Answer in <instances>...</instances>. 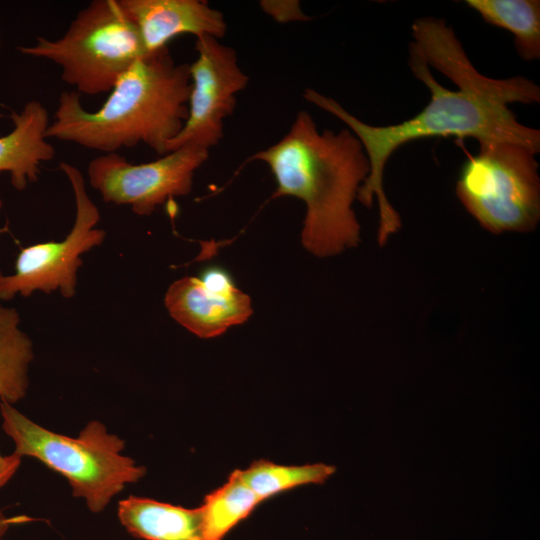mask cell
Returning a JSON list of instances; mask_svg holds the SVG:
<instances>
[{
  "instance_id": "cell-21",
  "label": "cell",
  "mask_w": 540,
  "mask_h": 540,
  "mask_svg": "<svg viewBox=\"0 0 540 540\" xmlns=\"http://www.w3.org/2000/svg\"><path fill=\"white\" fill-rule=\"evenodd\" d=\"M2 208H3V201H2V199H1V197H0V214H1ZM1 277H2V273H1V271H0V278H1Z\"/></svg>"
},
{
  "instance_id": "cell-3",
  "label": "cell",
  "mask_w": 540,
  "mask_h": 540,
  "mask_svg": "<svg viewBox=\"0 0 540 540\" xmlns=\"http://www.w3.org/2000/svg\"><path fill=\"white\" fill-rule=\"evenodd\" d=\"M190 90L189 64H177L164 47L138 59L97 111L64 91L45 136L104 153L143 143L162 156L187 119Z\"/></svg>"
},
{
  "instance_id": "cell-10",
  "label": "cell",
  "mask_w": 540,
  "mask_h": 540,
  "mask_svg": "<svg viewBox=\"0 0 540 540\" xmlns=\"http://www.w3.org/2000/svg\"><path fill=\"white\" fill-rule=\"evenodd\" d=\"M149 54L181 34L224 37L227 24L219 10L201 0H119Z\"/></svg>"
},
{
  "instance_id": "cell-20",
  "label": "cell",
  "mask_w": 540,
  "mask_h": 540,
  "mask_svg": "<svg viewBox=\"0 0 540 540\" xmlns=\"http://www.w3.org/2000/svg\"><path fill=\"white\" fill-rule=\"evenodd\" d=\"M13 522V519L6 517L1 511H0V540H4L3 537L8 531L11 523Z\"/></svg>"
},
{
  "instance_id": "cell-1",
  "label": "cell",
  "mask_w": 540,
  "mask_h": 540,
  "mask_svg": "<svg viewBox=\"0 0 540 540\" xmlns=\"http://www.w3.org/2000/svg\"><path fill=\"white\" fill-rule=\"evenodd\" d=\"M408 65L430 91L428 104L413 117L392 125L374 126L350 114L336 100L311 88L303 97L344 122L361 142L369 163L368 178L357 200L379 209L378 242L383 245L401 228V218L384 192L388 159L401 146L435 136L471 137L479 145L512 142L540 151V131L523 125L512 103L540 102V87L524 76L505 79L482 75L468 58L454 30L435 17L412 24Z\"/></svg>"
},
{
  "instance_id": "cell-5",
  "label": "cell",
  "mask_w": 540,
  "mask_h": 540,
  "mask_svg": "<svg viewBox=\"0 0 540 540\" xmlns=\"http://www.w3.org/2000/svg\"><path fill=\"white\" fill-rule=\"evenodd\" d=\"M19 51L61 67V78L76 92H110L120 77L145 51L139 34L119 0H93L80 10L56 40L37 37Z\"/></svg>"
},
{
  "instance_id": "cell-17",
  "label": "cell",
  "mask_w": 540,
  "mask_h": 540,
  "mask_svg": "<svg viewBox=\"0 0 540 540\" xmlns=\"http://www.w3.org/2000/svg\"><path fill=\"white\" fill-rule=\"evenodd\" d=\"M335 472V467L323 463L305 465H280L266 460L253 462L247 469L239 470L245 484L264 500L306 484H322Z\"/></svg>"
},
{
  "instance_id": "cell-16",
  "label": "cell",
  "mask_w": 540,
  "mask_h": 540,
  "mask_svg": "<svg viewBox=\"0 0 540 540\" xmlns=\"http://www.w3.org/2000/svg\"><path fill=\"white\" fill-rule=\"evenodd\" d=\"M261 502L242 480L239 470L233 471L224 485L205 496L200 506L203 539L223 540Z\"/></svg>"
},
{
  "instance_id": "cell-13",
  "label": "cell",
  "mask_w": 540,
  "mask_h": 540,
  "mask_svg": "<svg viewBox=\"0 0 540 540\" xmlns=\"http://www.w3.org/2000/svg\"><path fill=\"white\" fill-rule=\"evenodd\" d=\"M118 518L134 537L144 540H204L200 507L185 508L150 498L119 501Z\"/></svg>"
},
{
  "instance_id": "cell-4",
  "label": "cell",
  "mask_w": 540,
  "mask_h": 540,
  "mask_svg": "<svg viewBox=\"0 0 540 540\" xmlns=\"http://www.w3.org/2000/svg\"><path fill=\"white\" fill-rule=\"evenodd\" d=\"M2 428L13 440L12 459L33 457L62 475L75 497L98 513L126 484L139 481L146 469L121 454L125 442L99 421L89 422L77 438L41 427L11 404L0 402Z\"/></svg>"
},
{
  "instance_id": "cell-11",
  "label": "cell",
  "mask_w": 540,
  "mask_h": 540,
  "mask_svg": "<svg viewBox=\"0 0 540 540\" xmlns=\"http://www.w3.org/2000/svg\"><path fill=\"white\" fill-rule=\"evenodd\" d=\"M165 306L180 325L201 338L223 334L252 315L250 297L236 289L220 294L207 289L198 277L174 281L165 294Z\"/></svg>"
},
{
  "instance_id": "cell-18",
  "label": "cell",
  "mask_w": 540,
  "mask_h": 540,
  "mask_svg": "<svg viewBox=\"0 0 540 540\" xmlns=\"http://www.w3.org/2000/svg\"><path fill=\"white\" fill-rule=\"evenodd\" d=\"M198 278L207 289L216 293L229 294L237 289L229 273L217 266L205 268Z\"/></svg>"
},
{
  "instance_id": "cell-14",
  "label": "cell",
  "mask_w": 540,
  "mask_h": 540,
  "mask_svg": "<svg viewBox=\"0 0 540 540\" xmlns=\"http://www.w3.org/2000/svg\"><path fill=\"white\" fill-rule=\"evenodd\" d=\"M20 324L17 309L0 302V400L11 405L27 393L34 358L32 341Z\"/></svg>"
},
{
  "instance_id": "cell-8",
  "label": "cell",
  "mask_w": 540,
  "mask_h": 540,
  "mask_svg": "<svg viewBox=\"0 0 540 540\" xmlns=\"http://www.w3.org/2000/svg\"><path fill=\"white\" fill-rule=\"evenodd\" d=\"M208 156L209 150L192 145L141 164L105 153L89 163L87 175L106 203L128 205L135 214L147 216L166 201L189 194L194 173Z\"/></svg>"
},
{
  "instance_id": "cell-19",
  "label": "cell",
  "mask_w": 540,
  "mask_h": 540,
  "mask_svg": "<svg viewBox=\"0 0 540 540\" xmlns=\"http://www.w3.org/2000/svg\"><path fill=\"white\" fill-rule=\"evenodd\" d=\"M261 7L274 16L277 21H291V20H305L309 19L305 16L299 9V4L297 1H284V2H273V1H263L261 2Z\"/></svg>"
},
{
  "instance_id": "cell-2",
  "label": "cell",
  "mask_w": 540,
  "mask_h": 540,
  "mask_svg": "<svg viewBox=\"0 0 540 540\" xmlns=\"http://www.w3.org/2000/svg\"><path fill=\"white\" fill-rule=\"evenodd\" d=\"M253 160L271 170L277 184L272 198L292 196L305 203L301 242L308 252L329 257L359 244L353 203L370 163L350 129L319 131L312 116L301 110L283 138L246 162Z\"/></svg>"
},
{
  "instance_id": "cell-7",
  "label": "cell",
  "mask_w": 540,
  "mask_h": 540,
  "mask_svg": "<svg viewBox=\"0 0 540 540\" xmlns=\"http://www.w3.org/2000/svg\"><path fill=\"white\" fill-rule=\"evenodd\" d=\"M59 168L74 194L73 227L61 241L36 243L20 250L14 273L0 278V301L12 300L17 295L29 297L35 291L58 290L64 298L73 297L82 265L81 255L105 240L106 232L96 228L100 212L87 193L80 170L67 162H61Z\"/></svg>"
},
{
  "instance_id": "cell-9",
  "label": "cell",
  "mask_w": 540,
  "mask_h": 540,
  "mask_svg": "<svg viewBox=\"0 0 540 540\" xmlns=\"http://www.w3.org/2000/svg\"><path fill=\"white\" fill-rule=\"evenodd\" d=\"M197 58L189 64L191 90L188 116L178 135L168 143L167 153L192 145L209 150L223 138L224 120L236 106V94L249 81L238 64L236 51L219 39L196 38Z\"/></svg>"
},
{
  "instance_id": "cell-6",
  "label": "cell",
  "mask_w": 540,
  "mask_h": 540,
  "mask_svg": "<svg viewBox=\"0 0 540 540\" xmlns=\"http://www.w3.org/2000/svg\"><path fill=\"white\" fill-rule=\"evenodd\" d=\"M537 153L500 142L481 145L463 165L456 194L486 230L499 234L533 230L540 219Z\"/></svg>"
},
{
  "instance_id": "cell-15",
  "label": "cell",
  "mask_w": 540,
  "mask_h": 540,
  "mask_svg": "<svg viewBox=\"0 0 540 540\" xmlns=\"http://www.w3.org/2000/svg\"><path fill=\"white\" fill-rule=\"evenodd\" d=\"M466 4L488 24L511 32L523 60L540 59L539 0H467Z\"/></svg>"
},
{
  "instance_id": "cell-12",
  "label": "cell",
  "mask_w": 540,
  "mask_h": 540,
  "mask_svg": "<svg viewBox=\"0 0 540 540\" xmlns=\"http://www.w3.org/2000/svg\"><path fill=\"white\" fill-rule=\"evenodd\" d=\"M9 117L14 127L0 137V172H7L14 189L22 191L37 182L41 163L55 156L45 136L49 115L40 101L31 100L21 112L11 111Z\"/></svg>"
}]
</instances>
